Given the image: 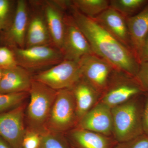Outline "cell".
<instances>
[{
	"instance_id": "obj_27",
	"label": "cell",
	"mask_w": 148,
	"mask_h": 148,
	"mask_svg": "<svg viewBox=\"0 0 148 148\" xmlns=\"http://www.w3.org/2000/svg\"><path fill=\"white\" fill-rule=\"evenodd\" d=\"M113 148H148V136L143 134L127 142L117 143Z\"/></svg>"
},
{
	"instance_id": "obj_14",
	"label": "cell",
	"mask_w": 148,
	"mask_h": 148,
	"mask_svg": "<svg viewBox=\"0 0 148 148\" xmlns=\"http://www.w3.org/2000/svg\"><path fill=\"white\" fill-rule=\"evenodd\" d=\"M77 125L79 128L111 137L113 132L111 108L99 101Z\"/></svg>"
},
{
	"instance_id": "obj_16",
	"label": "cell",
	"mask_w": 148,
	"mask_h": 148,
	"mask_svg": "<svg viewBox=\"0 0 148 148\" xmlns=\"http://www.w3.org/2000/svg\"><path fill=\"white\" fill-rule=\"evenodd\" d=\"M92 18L132 52L126 18L121 14L109 7Z\"/></svg>"
},
{
	"instance_id": "obj_13",
	"label": "cell",
	"mask_w": 148,
	"mask_h": 148,
	"mask_svg": "<svg viewBox=\"0 0 148 148\" xmlns=\"http://www.w3.org/2000/svg\"><path fill=\"white\" fill-rule=\"evenodd\" d=\"M71 3L70 1H40L53 45L60 51L65 32L66 12Z\"/></svg>"
},
{
	"instance_id": "obj_32",
	"label": "cell",
	"mask_w": 148,
	"mask_h": 148,
	"mask_svg": "<svg viewBox=\"0 0 148 148\" xmlns=\"http://www.w3.org/2000/svg\"><path fill=\"white\" fill-rule=\"evenodd\" d=\"M3 70L0 69V84H1V80L2 77Z\"/></svg>"
},
{
	"instance_id": "obj_24",
	"label": "cell",
	"mask_w": 148,
	"mask_h": 148,
	"mask_svg": "<svg viewBox=\"0 0 148 148\" xmlns=\"http://www.w3.org/2000/svg\"><path fill=\"white\" fill-rule=\"evenodd\" d=\"M14 3L9 0H0V23L3 30L8 27L13 18L16 6Z\"/></svg>"
},
{
	"instance_id": "obj_5",
	"label": "cell",
	"mask_w": 148,
	"mask_h": 148,
	"mask_svg": "<svg viewBox=\"0 0 148 148\" xmlns=\"http://www.w3.org/2000/svg\"><path fill=\"white\" fill-rule=\"evenodd\" d=\"M10 49L14 53L17 65L30 72L44 71L64 60L61 51L54 45Z\"/></svg>"
},
{
	"instance_id": "obj_21",
	"label": "cell",
	"mask_w": 148,
	"mask_h": 148,
	"mask_svg": "<svg viewBox=\"0 0 148 148\" xmlns=\"http://www.w3.org/2000/svg\"><path fill=\"white\" fill-rule=\"evenodd\" d=\"M148 1L146 0H111L110 7L118 12L125 18L134 15L136 12L145 6Z\"/></svg>"
},
{
	"instance_id": "obj_33",
	"label": "cell",
	"mask_w": 148,
	"mask_h": 148,
	"mask_svg": "<svg viewBox=\"0 0 148 148\" xmlns=\"http://www.w3.org/2000/svg\"><path fill=\"white\" fill-rule=\"evenodd\" d=\"M3 28L1 24L0 23V33L3 31Z\"/></svg>"
},
{
	"instance_id": "obj_10",
	"label": "cell",
	"mask_w": 148,
	"mask_h": 148,
	"mask_svg": "<svg viewBox=\"0 0 148 148\" xmlns=\"http://www.w3.org/2000/svg\"><path fill=\"white\" fill-rule=\"evenodd\" d=\"M78 63L83 77L102 94L116 69L108 61L94 53L85 56Z\"/></svg>"
},
{
	"instance_id": "obj_17",
	"label": "cell",
	"mask_w": 148,
	"mask_h": 148,
	"mask_svg": "<svg viewBox=\"0 0 148 148\" xmlns=\"http://www.w3.org/2000/svg\"><path fill=\"white\" fill-rule=\"evenodd\" d=\"M33 80L31 72L21 66L3 70L0 93L29 92Z\"/></svg>"
},
{
	"instance_id": "obj_26",
	"label": "cell",
	"mask_w": 148,
	"mask_h": 148,
	"mask_svg": "<svg viewBox=\"0 0 148 148\" xmlns=\"http://www.w3.org/2000/svg\"><path fill=\"white\" fill-rule=\"evenodd\" d=\"M40 132L33 129L26 130L22 143L23 148H39Z\"/></svg>"
},
{
	"instance_id": "obj_28",
	"label": "cell",
	"mask_w": 148,
	"mask_h": 148,
	"mask_svg": "<svg viewBox=\"0 0 148 148\" xmlns=\"http://www.w3.org/2000/svg\"><path fill=\"white\" fill-rule=\"evenodd\" d=\"M135 79L143 91L148 92V62H143L140 64Z\"/></svg>"
},
{
	"instance_id": "obj_20",
	"label": "cell",
	"mask_w": 148,
	"mask_h": 148,
	"mask_svg": "<svg viewBox=\"0 0 148 148\" xmlns=\"http://www.w3.org/2000/svg\"><path fill=\"white\" fill-rule=\"evenodd\" d=\"M73 5L81 13L90 18H94L110 7L107 0H74Z\"/></svg>"
},
{
	"instance_id": "obj_4",
	"label": "cell",
	"mask_w": 148,
	"mask_h": 148,
	"mask_svg": "<svg viewBox=\"0 0 148 148\" xmlns=\"http://www.w3.org/2000/svg\"><path fill=\"white\" fill-rule=\"evenodd\" d=\"M57 92L33 79L29 92L30 100L27 109V118L31 129L40 132L45 130L46 123Z\"/></svg>"
},
{
	"instance_id": "obj_12",
	"label": "cell",
	"mask_w": 148,
	"mask_h": 148,
	"mask_svg": "<svg viewBox=\"0 0 148 148\" xmlns=\"http://www.w3.org/2000/svg\"><path fill=\"white\" fill-rule=\"evenodd\" d=\"M24 108L21 105L0 113V137L11 148H23L26 132L24 124Z\"/></svg>"
},
{
	"instance_id": "obj_22",
	"label": "cell",
	"mask_w": 148,
	"mask_h": 148,
	"mask_svg": "<svg viewBox=\"0 0 148 148\" xmlns=\"http://www.w3.org/2000/svg\"><path fill=\"white\" fill-rule=\"evenodd\" d=\"M60 134L47 130L41 132L39 148H71L69 147L66 139Z\"/></svg>"
},
{
	"instance_id": "obj_25",
	"label": "cell",
	"mask_w": 148,
	"mask_h": 148,
	"mask_svg": "<svg viewBox=\"0 0 148 148\" xmlns=\"http://www.w3.org/2000/svg\"><path fill=\"white\" fill-rule=\"evenodd\" d=\"M17 66L14 53L10 48L0 47V69L6 70Z\"/></svg>"
},
{
	"instance_id": "obj_30",
	"label": "cell",
	"mask_w": 148,
	"mask_h": 148,
	"mask_svg": "<svg viewBox=\"0 0 148 148\" xmlns=\"http://www.w3.org/2000/svg\"><path fill=\"white\" fill-rule=\"evenodd\" d=\"M143 62H148V35L140 56V64Z\"/></svg>"
},
{
	"instance_id": "obj_29",
	"label": "cell",
	"mask_w": 148,
	"mask_h": 148,
	"mask_svg": "<svg viewBox=\"0 0 148 148\" xmlns=\"http://www.w3.org/2000/svg\"><path fill=\"white\" fill-rule=\"evenodd\" d=\"M142 120L144 133L148 136V98L143 110Z\"/></svg>"
},
{
	"instance_id": "obj_1",
	"label": "cell",
	"mask_w": 148,
	"mask_h": 148,
	"mask_svg": "<svg viewBox=\"0 0 148 148\" xmlns=\"http://www.w3.org/2000/svg\"><path fill=\"white\" fill-rule=\"evenodd\" d=\"M69 10L86 37L94 54L108 61L117 70L136 76L140 64L131 51L93 18L81 13L72 3Z\"/></svg>"
},
{
	"instance_id": "obj_11",
	"label": "cell",
	"mask_w": 148,
	"mask_h": 148,
	"mask_svg": "<svg viewBox=\"0 0 148 148\" xmlns=\"http://www.w3.org/2000/svg\"><path fill=\"white\" fill-rule=\"evenodd\" d=\"M29 3H29V21L25 48L54 45L49 31L40 1H33Z\"/></svg>"
},
{
	"instance_id": "obj_34",
	"label": "cell",
	"mask_w": 148,
	"mask_h": 148,
	"mask_svg": "<svg viewBox=\"0 0 148 148\" xmlns=\"http://www.w3.org/2000/svg\"><path fill=\"white\" fill-rule=\"evenodd\" d=\"M71 148H75L74 147H73V146H71Z\"/></svg>"
},
{
	"instance_id": "obj_2",
	"label": "cell",
	"mask_w": 148,
	"mask_h": 148,
	"mask_svg": "<svg viewBox=\"0 0 148 148\" xmlns=\"http://www.w3.org/2000/svg\"><path fill=\"white\" fill-rule=\"evenodd\" d=\"M114 139L117 143L127 142L144 134L143 112L132 99L111 109Z\"/></svg>"
},
{
	"instance_id": "obj_31",
	"label": "cell",
	"mask_w": 148,
	"mask_h": 148,
	"mask_svg": "<svg viewBox=\"0 0 148 148\" xmlns=\"http://www.w3.org/2000/svg\"><path fill=\"white\" fill-rule=\"evenodd\" d=\"M0 148H11L8 143L0 137Z\"/></svg>"
},
{
	"instance_id": "obj_23",
	"label": "cell",
	"mask_w": 148,
	"mask_h": 148,
	"mask_svg": "<svg viewBox=\"0 0 148 148\" xmlns=\"http://www.w3.org/2000/svg\"><path fill=\"white\" fill-rule=\"evenodd\" d=\"M29 92L0 93V113L21 105Z\"/></svg>"
},
{
	"instance_id": "obj_19",
	"label": "cell",
	"mask_w": 148,
	"mask_h": 148,
	"mask_svg": "<svg viewBox=\"0 0 148 148\" xmlns=\"http://www.w3.org/2000/svg\"><path fill=\"white\" fill-rule=\"evenodd\" d=\"M75 148H113L117 143L110 136L77 127L70 134Z\"/></svg>"
},
{
	"instance_id": "obj_15",
	"label": "cell",
	"mask_w": 148,
	"mask_h": 148,
	"mask_svg": "<svg viewBox=\"0 0 148 148\" xmlns=\"http://www.w3.org/2000/svg\"><path fill=\"white\" fill-rule=\"evenodd\" d=\"M126 18L131 49L140 64V56L148 35V3L138 13Z\"/></svg>"
},
{
	"instance_id": "obj_3",
	"label": "cell",
	"mask_w": 148,
	"mask_h": 148,
	"mask_svg": "<svg viewBox=\"0 0 148 148\" xmlns=\"http://www.w3.org/2000/svg\"><path fill=\"white\" fill-rule=\"evenodd\" d=\"M76 106L71 88L57 91L45 130L62 133L77 124Z\"/></svg>"
},
{
	"instance_id": "obj_6",
	"label": "cell",
	"mask_w": 148,
	"mask_h": 148,
	"mask_svg": "<svg viewBox=\"0 0 148 148\" xmlns=\"http://www.w3.org/2000/svg\"><path fill=\"white\" fill-rule=\"evenodd\" d=\"M142 91L135 77L116 69L99 101L112 109L131 100Z\"/></svg>"
},
{
	"instance_id": "obj_8",
	"label": "cell",
	"mask_w": 148,
	"mask_h": 148,
	"mask_svg": "<svg viewBox=\"0 0 148 148\" xmlns=\"http://www.w3.org/2000/svg\"><path fill=\"white\" fill-rule=\"evenodd\" d=\"M65 21V32L61 50L64 60L78 62L85 56L94 53L86 37L71 14H66Z\"/></svg>"
},
{
	"instance_id": "obj_7",
	"label": "cell",
	"mask_w": 148,
	"mask_h": 148,
	"mask_svg": "<svg viewBox=\"0 0 148 148\" xmlns=\"http://www.w3.org/2000/svg\"><path fill=\"white\" fill-rule=\"evenodd\" d=\"M82 77L78 62L64 60L59 64L39 72L33 79L58 91L71 88Z\"/></svg>"
},
{
	"instance_id": "obj_18",
	"label": "cell",
	"mask_w": 148,
	"mask_h": 148,
	"mask_svg": "<svg viewBox=\"0 0 148 148\" xmlns=\"http://www.w3.org/2000/svg\"><path fill=\"white\" fill-rule=\"evenodd\" d=\"M71 88L75 101L78 122L98 103L101 94L83 77Z\"/></svg>"
},
{
	"instance_id": "obj_9",
	"label": "cell",
	"mask_w": 148,
	"mask_h": 148,
	"mask_svg": "<svg viewBox=\"0 0 148 148\" xmlns=\"http://www.w3.org/2000/svg\"><path fill=\"white\" fill-rule=\"evenodd\" d=\"M29 12V2L25 0L16 1L11 22L0 33V43L2 45V46L10 48H25Z\"/></svg>"
}]
</instances>
